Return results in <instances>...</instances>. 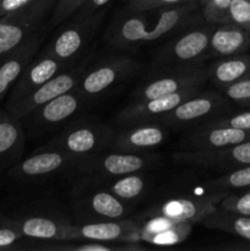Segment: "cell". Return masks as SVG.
I'll return each instance as SVG.
<instances>
[{"instance_id": "obj_1", "label": "cell", "mask_w": 250, "mask_h": 251, "mask_svg": "<svg viewBox=\"0 0 250 251\" xmlns=\"http://www.w3.org/2000/svg\"><path fill=\"white\" fill-rule=\"evenodd\" d=\"M198 1H188L158 9L153 22L147 11L119 16L108 28L105 39L114 48L131 49L169 38L201 21L202 14Z\"/></svg>"}, {"instance_id": "obj_2", "label": "cell", "mask_w": 250, "mask_h": 251, "mask_svg": "<svg viewBox=\"0 0 250 251\" xmlns=\"http://www.w3.org/2000/svg\"><path fill=\"white\" fill-rule=\"evenodd\" d=\"M212 28L213 25L201 20L172 36L156 51L152 68L156 70L173 66L201 65L205 59L210 58L208 44Z\"/></svg>"}, {"instance_id": "obj_3", "label": "cell", "mask_w": 250, "mask_h": 251, "mask_svg": "<svg viewBox=\"0 0 250 251\" xmlns=\"http://www.w3.org/2000/svg\"><path fill=\"white\" fill-rule=\"evenodd\" d=\"M58 0H37L0 17V59L24 44L44 26Z\"/></svg>"}, {"instance_id": "obj_4", "label": "cell", "mask_w": 250, "mask_h": 251, "mask_svg": "<svg viewBox=\"0 0 250 251\" xmlns=\"http://www.w3.org/2000/svg\"><path fill=\"white\" fill-rule=\"evenodd\" d=\"M114 136V130L102 123H81L69 126L43 149L60 150L86 162L112 147Z\"/></svg>"}, {"instance_id": "obj_5", "label": "cell", "mask_w": 250, "mask_h": 251, "mask_svg": "<svg viewBox=\"0 0 250 251\" xmlns=\"http://www.w3.org/2000/svg\"><path fill=\"white\" fill-rule=\"evenodd\" d=\"M206 81H208L207 69L202 65L156 69V71L134 91L132 98L134 102L152 100L179 92L191 86H202Z\"/></svg>"}, {"instance_id": "obj_6", "label": "cell", "mask_w": 250, "mask_h": 251, "mask_svg": "<svg viewBox=\"0 0 250 251\" xmlns=\"http://www.w3.org/2000/svg\"><path fill=\"white\" fill-rule=\"evenodd\" d=\"M157 157L153 154L137 153L114 150L113 152H102L91 157L77 168L78 173L92 181L104 179H117L130 173L142 172L154 166Z\"/></svg>"}, {"instance_id": "obj_7", "label": "cell", "mask_w": 250, "mask_h": 251, "mask_svg": "<svg viewBox=\"0 0 250 251\" xmlns=\"http://www.w3.org/2000/svg\"><path fill=\"white\" fill-rule=\"evenodd\" d=\"M229 102L230 100L221 93L212 91L199 92L198 95L176 105L171 112L162 115L156 123L166 127L195 126L222 114V112L229 108Z\"/></svg>"}, {"instance_id": "obj_8", "label": "cell", "mask_w": 250, "mask_h": 251, "mask_svg": "<svg viewBox=\"0 0 250 251\" xmlns=\"http://www.w3.org/2000/svg\"><path fill=\"white\" fill-rule=\"evenodd\" d=\"M173 162L180 166L229 172L240 167L250 166V140L232 146L213 150L174 152Z\"/></svg>"}, {"instance_id": "obj_9", "label": "cell", "mask_w": 250, "mask_h": 251, "mask_svg": "<svg viewBox=\"0 0 250 251\" xmlns=\"http://www.w3.org/2000/svg\"><path fill=\"white\" fill-rule=\"evenodd\" d=\"M140 64L135 59L125 56H112L96 64L83 73L76 91L83 100L96 98L107 92L115 83L124 80L139 69Z\"/></svg>"}, {"instance_id": "obj_10", "label": "cell", "mask_w": 250, "mask_h": 251, "mask_svg": "<svg viewBox=\"0 0 250 251\" xmlns=\"http://www.w3.org/2000/svg\"><path fill=\"white\" fill-rule=\"evenodd\" d=\"M229 193H211L206 196H180L172 198L151 206L144 217L163 216L176 223L201 222L208 213L216 210L221 201Z\"/></svg>"}, {"instance_id": "obj_11", "label": "cell", "mask_w": 250, "mask_h": 251, "mask_svg": "<svg viewBox=\"0 0 250 251\" xmlns=\"http://www.w3.org/2000/svg\"><path fill=\"white\" fill-rule=\"evenodd\" d=\"M85 70L86 66L82 65L80 68H73L61 71L60 74L51 77L50 80L44 82L31 93L22 97L21 100H16L11 104H7V112L19 119L26 118L33 110L48 103L49 100L75 90Z\"/></svg>"}, {"instance_id": "obj_12", "label": "cell", "mask_w": 250, "mask_h": 251, "mask_svg": "<svg viewBox=\"0 0 250 251\" xmlns=\"http://www.w3.org/2000/svg\"><path fill=\"white\" fill-rule=\"evenodd\" d=\"M102 12L98 11L82 19L74 17L73 22L63 27L44 49L56 59L70 65L71 61L82 51L92 38L102 21Z\"/></svg>"}, {"instance_id": "obj_13", "label": "cell", "mask_w": 250, "mask_h": 251, "mask_svg": "<svg viewBox=\"0 0 250 251\" xmlns=\"http://www.w3.org/2000/svg\"><path fill=\"white\" fill-rule=\"evenodd\" d=\"M201 87L202 86H191V87L184 88L179 92L171 93V95L131 103L129 107L120 110L117 117L118 123L123 126H127V125L140 124V123L156 122L158 118L171 112L185 100L201 92Z\"/></svg>"}, {"instance_id": "obj_14", "label": "cell", "mask_w": 250, "mask_h": 251, "mask_svg": "<svg viewBox=\"0 0 250 251\" xmlns=\"http://www.w3.org/2000/svg\"><path fill=\"white\" fill-rule=\"evenodd\" d=\"M85 161L56 149H43L15 164L9 176L15 179H38L66 169H77Z\"/></svg>"}, {"instance_id": "obj_15", "label": "cell", "mask_w": 250, "mask_h": 251, "mask_svg": "<svg viewBox=\"0 0 250 251\" xmlns=\"http://www.w3.org/2000/svg\"><path fill=\"white\" fill-rule=\"evenodd\" d=\"M250 140V131L215 125H195L178 142L183 151L213 150L232 146Z\"/></svg>"}, {"instance_id": "obj_16", "label": "cell", "mask_w": 250, "mask_h": 251, "mask_svg": "<svg viewBox=\"0 0 250 251\" xmlns=\"http://www.w3.org/2000/svg\"><path fill=\"white\" fill-rule=\"evenodd\" d=\"M47 25L29 37L24 44L0 59V100L14 87L46 39Z\"/></svg>"}, {"instance_id": "obj_17", "label": "cell", "mask_w": 250, "mask_h": 251, "mask_svg": "<svg viewBox=\"0 0 250 251\" xmlns=\"http://www.w3.org/2000/svg\"><path fill=\"white\" fill-rule=\"evenodd\" d=\"M69 66L70 65L63 63L55 56L51 55L50 53H48L46 49H43V51L39 53V55L34 56L33 60L29 63L26 70L22 73L14 87L11 88L7 104H11L16 100H21L22 97L31 93L32 91L43 85L48 80H50L55 75L60 74Z\"/></svg>"}, {"instance_id": "obj_18", "label": "cell", "mask_w": 250, "mask_h": 251, "mask_svg": "<svg viewBox=\"0 0 250 251\" xmlns=\"http://www.w3.org/2000/svg\"><path fill=\"white\" fill-rule=\"evenodd\" d=\"M78 240L102 243H139L140 225L136 221L100 220L76 226Z\"/></svg>"}, {"instance_id": "obj_19", "label": "cell", "mask_w": 250, "mask_h": 251, "mask_svg": "<svg viewBox=\"0 0 250 251\" xmlns=\"http://www.w3.org/2000/svg\"><path fill=\"white\" fill-rule=\"evenodd\" d=\"M126 129L115 132L112 147L127 152H145L161 146L168 137V130L164 125L156 122L140 123L125 126Z\"/></svg>"}, {"instance_id": "obj_20", "label": "cell", "mask_w": 250, "mask_h": 251, "mask_svg": "<svg viewBox=\"0 0 250 251\" xmlns=\"http://www.w3.org/2000/svg\"><path fill=\"white\" fill-rule=\"evenodd\" d=\"M10 225L17 228L24 237L32 238V239L50 240V242L78 240L76 226L43 216L22 218L16 222H10Z\"/></svg>"}, {"instance_id": "obj_21", "label": "cell", "mask_w": 250, "mask_h": 251, "mask_svg": "<svg viewBox=\"0 0 250 251\" xmlns=\"http://www.w3.org/2000/svg\"><path fill=\"white\" fill-rule=\"evenodd\" d=\"M191 226V223H176L163 216H152L140 225V240L158 247H172L188 238Z\"/></svg>"}, {"instance_id": "obj_22", "label": "cell", "mask_w": 250, "mask_h": 251, "mask_svg": "<svg viewBox=\"0 0 250 251\" xmlns=\"http://www.w3.org/2000/svg\"><path fill=\"white\" fill-rule=\"evenodd\" d=\"M83 102H85L83 97L75 88L41 105L27 117L31 118L33 126H55L70 119L80 109Z\"/></svg>"}, {"instance_id": "obj_23", "label": "cell", "mask_w": 250, "mask_h": 251, "mask_svg": "<svg viewBox=\"0 0 250 251\" xmlns=\"http://www.w3.org/2000/svg\"><path fill=\"white\" fill-rule=\"evenodd\" d=\"M250 48V32L234 24L213 25L208 44V56H225L243 54Z\"/></svg>"}, {"instance_id": "obj_24", "label": "cell", "mask_w": 250, "mask_h": 251, "mask_svg": "<svg viewBox=\"0 0 250 251\" xmlns=\"http://www.w3.org/2000/svg\"><path fill=\"white\" fill-rule=\"evenodd\" d=\"M24 145L25 131L21 119L9 112L0 113V168L19 158Z\"/></svg>"}, {"instance_id": "obj_25", "label": "cell", "mask_w": 250, "mask_h": 251, "mask_svg": "<svg viewBox=\"0 0 250 251\" xmlns=\"http://www.w3.org/2000/svg\"><path fill=\"white\" fill-rule=\"evenodd\" d=\"M206 69L208 81L222 90L250 73V54L243 53L218 58V60Z\"/></svg>"}, {"instance_id": "obj_26", "label": "cell", "mask_w": 250, "mask_h": 251, "mask_svg": "<svg viewBox=\"0 0 250 251\" xmlns=\"http://www.w3.org/2000/svg\"><path fill=\"white\" fill-rule=\"evenodd\" d=\"M80 203L88 215L100 220H122L131 210L126 201L120 200L108 190L95 191L87 198H83Z\"/></svg>"}, {"instance_id": "obj_27", "label": "cell", "mask_w": 250, "mask_h": 251, "mask_svg": "<svg viewBox=\"0 0 250 251\" xmlns=\"http://www.w3.org/2000/svg\"><path fill=\"white\" fill-rule=\"evenodd\" d=\"M200 223L210 229L229 233L250 243V216L230 212L218 205Z\"/></svg>"}, {"instance_id": "obj_28", "label": "cell", "mask_w": 250, "mask_h": 251, "mask_svg": "<svg viewBox=\"0 0 250 251\" xmlns=\"http://www.w3.org/2000/svg\"><path fill=\"white\" fill-rule=\"evenodd\" d=\"M149 184L146 176L137 172V173H130L114 179L112 184L108 185L107 190L114 194L120 200L131 202V201L139 200L146 194Z\"/></svg>"}, {"instance_id": "obj_29", "label": "cell", "mask_w": 250, "mask_h": 251, "mask_svg": "<svg viewBox=\"0 0 250 251\" xmlns=\"http://www.w3.org/2000/svg\"><path fill=\"white\" fill-rule=\"evenodd\" d=\"M205 186L211 193H230L250 188V166L225 172L217 178L205 181Z\"/></svg>"}, {"instance_id": "obj_30", "label": "cell", "mask_w": 250, "mask_h": 251, "mask_svg": "<svg viewBox=\"0 0 250 251\" xmlns=\"http://www.w3.org/2000/svg\"><path fill=\"white\" fill-rule=\"evenodd\" d=\"M232 0H207L201 6L203 21L211 25L227 24L228 10Z\"/></svg>"}, {"instance_id": "obj_31", "label": "cell", "mask_w": 250, "mask_h": 251, "mask_svg": "<svg viewBox=\"0 0 250 251\" xmlns=\"http://www.w3.org/2000/svg\"><path fill=\"white\" fill-rule=\"evenodd\" d=\"M220 207L239 215L250 216V188L230 191L221 201Z\"/></svg>"}, {"instance_id": "obj_32", "label": "cell", "mask_w": 250, "mask_h": 251, "mask_svg": "<svg viewBox=\"0 0 250 251\" xmlns=\"http://www.w3.org/2000/svg\"><path fill=\"white\" fill-rule=\"evenodd\" d=\"M53 249L73 250V251H115V250H137L141 247L135 245V243H102L91 242L76 245H56Z\"/></svg>"}, {"instance_id": "obj_33", "label": "cell", "mask_w": 250, "mask_h": 251, "mask_svg": "<svg viewBox=\"0 0 250 251\" xmlns=\"http://www.w3.org/2000/svg\"><path fill=\"white\" fill-rule=\"evenodd\" d=\"M222 91L230 102L240 107H250V73Z\"/></svg>"}, {"instance_id": "obj_34", "label": "cell", "mask_w": 250, "mask_h": 251, "mask_svg": "<svg viewBox=\"0 0 250 251\" xmlns=\"http://www.w3.org/2000/svg\"><path fill=\"white\" fill-rule=\"evenodd\" d=\"M200 125V124H199ZM201 125H215V126H227L234 129L250 131V110L234 113V114L217 115L215 118L203 122Z\"/></svg>"}, {"instance_id": "obj_35", "label": "cell", "mask_w": 250, "mask_h": 251, "mask_svg": "<svg viewBox=\"0 0 250 251\" xmlns=\"http://www.w3.org/2000/svg\"><path fill=\"white\" fill-rule=\"evenodd\" d=\"M83 2L85 0H58L47 26H59L63 24L64 21L74 16V14L80 9Z\"/></svg>"}, {"instance_id": "obj_36", "label": "cell", "mask_w": 250, "mask_h": 251, "mask_svg": "<svg viewBox=\"0 0 250 251\" xmlns=\"http://www.w3.org/2000/svg\"><path fill=\"white\" fill-rule=\"evenodd\" d=\"M228 21L250 32V0H232Z\"/></svg>"}, {"instance_id": "obj_37", "label": "cell", "mask_w": 250, "mask_h": 251, "mask_svg": "<svg viewBox=\"0 0 250 251\" xmlns=\"http://www.w3.org/2000/svg\"><path fill=\"white\" fill-rule=\"evenodd\" d=\"M188 1H198V0H129L127 7L132 12H144L158 10L162 7L173 6V5L183 4V2Z\"/></svg>"}, {"instance_id": "obj_38", "label": "cell", "mask_w": 250, "mask_h": 251, "mask_svg": "<svg viewBox=\"0 0 250 251\" xmlns=\"http://www.w3.org/2000/svg\"><path fill=\"white\" fill-rule=\"evenodd\" d=\"M110 0H85L82 5L80 6V9L75 12V17H88L91 15L96 14V12L100 11L103 6L109 2Z\"/></svg>"}, {"instance_id": "obj_39", "label": "cell", "mask_w": 250, "mask_h": 251, "mask_svg": "<svg viewBox=\"0 0 250 251\" xmlns=\"http://www.w3.org/2000/svg\"><path fill=\"white\" fill-rule=\"evenodd\" d=\"M24 235L21 234V232L17 228L12 227V226L11 227L0 228V249L15 244Z\"/></svg>"}, {"instance_id": "obj_40", "label": "cell", "mask_w": 250, "mask_h": 251, "mask_svg": "<svg viewBox=\"0 0 250 251\" xmlns=\"http://www.w3.org/2000/svg\"><path fill=\"white\" fill-rule=\"evenodd\" d=\"M37 0H0V17L28 6Z\"/></svg>"}, {"instance_id": "obj_41", "label": "cell", "mask_w": 250, "mask_h": 251, "mask_svg": "<svg viewBox=\"0 0 250 251\" xmlns=\"http://www.w3.org/2000/svg\"><path fill=\"white\" fill-rule=\"evenodd\" d=\"M198 1H199V4H200V6H202V5L205 4V2L207 1V0H198Z\"/></svg>"}]
</instances>
